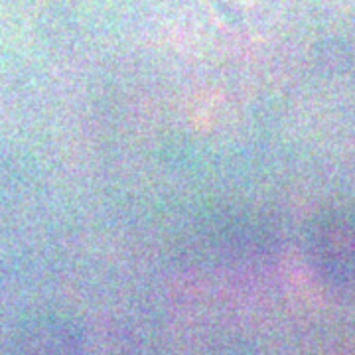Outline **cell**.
Instances as JSON below:
<instances>
[{
  "instance_id": "cell-1",
  "label": "cell",
  "mask_w": 355,
  "mask_h": 355,
  "mask_svg": "<svg viewBox=\"0 0 355 355\" xmlns=\"http://www.w3.org/2000/svg\"><path fill=\"white\" fill-rule=\"evenodd\" d=\"M268 0H217L221 12L227 16L229 20L249 24L259 20L265 12V4Z\"/></svg>"
}]
</instances>
